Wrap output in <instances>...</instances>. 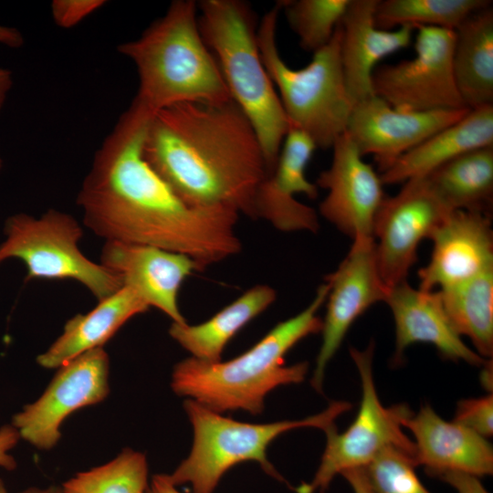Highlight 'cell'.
Instances as JSON below:
<instances>
[{"label":"cell","instance_id":"6da1fadb","mask_svg":"<svg viewBox=\"0 0 493 493\" xmlns=\"http://www.w3.org/2000/svg\"><path fill=\"white\" fill-rule=\"evenodd\" d=\"M152 115L133 100L97 151L77 205L84 225L106 241L183 254L202 271L241 251L239 214L186 204L154 171L143 154Z\"/></svg>","mask_w":493,"mask_h":493},{"label":"cell","instance_id":"7a4b0ae2","mask_svg":"<svg viewBox=\"0 0 493 493\" xmlns=\"http://www.w3.org/2000/svg\"><path fill=\"white\" fill-rule=\"evenodd\" d=\"M143 154L186 204L255 218L257 193L268 173L257 132L233 100L158 110L148 124Z\"/></svg>","mask_w":493,"mask_h":493},{"label":"cell","instance_id":"3957f363","mask_svg":"<svg viewBox=\"0 0 493 493\" xmlns=\"http://www.w3.org/2000/svg\"><path fill=\"white\" fill-rule=\"evenodd\" d=\"M328 292L324 281L306 309L277 324L253 347L230 361L208 362L190 357L178 362L172 375L173 392L219 414L235 410L261 414L270 391L305 379L308 362L286 365L285 356L304 338L321 332L318 311Z\"/></svg>","mask_w":493,"mask_h":493},{"label":"cell","instance_id":"277c9868","mask_svg":"<svg viewBox=\"0 0 493 493\" xmlns=\"http://www.w3.org/2000/svg\"><path fill=\"white\" fill-rule=\"evenodd\" d=\"M118 51L135 65V100L153 114L183 103L223 104L232 100L219 66L205 43L194 0H175L142 35Z\"/></svg>","mask_w":493,"mask_h":493},{"label":"cell","instance_id":"5b68a950","mask_svg":"<svg viewBox=\"0 0 493 493\" xmlns=\"http://www.w3.org/2000/svg\"><path fill=\"white\" fill-rule=\"evenodd\" d=\"M197 6L202 37L232 100L257 132L270 175L288 121L260 57L256 14L243 0H201Z\"/></svg>","mask_w":493,"mask_h":493},{"label":"cell","instance_id":"8992f818","mask_svg":"<svg viewBox=\"0 0 493 493\" xmlns=\"http://www.w3.org/2000/svg\"><path fill=\"white\" fill-rule=\"evenodd\" d=\"M280 10L278 1L257 26L262 62L278 90L288 125L309 134L318 148H331L346 131L352 108L341 61L340 27L325 47L312 53L307 66L292 68L281 58L277 45Z\"/></svg>","mask_w":493,"mask_h":493},{"label":"cell","instance_id":"52a82bcc","mask_svg":"<svg viewBox=\"0 0 493 493\" xmlns=\"http://www.w3.org/2000/svg\"><path fill=\"white\" fill-rule=\"evenodd\" d=\"M345 401L331 402L321 413L300 420L249 424L222 416L193 399L184 408L194 429L192 450L177 468L167 475L174 485L190 484L193 493H213L231 467L246 461L257 462L269 476L284 481L267 457V447L281 434L300 427L323 431L350 410Z\"/></svg>","mask_w":493,"mask_h":493},{"label":"cell","instance_id":"ba28073f","mask_svg":"<svg viewBox=\"0 0 493 493\" xmlns=\"http://www.w3.org/2000/svg\"><path fill=\"white\" fill-rule=\"evenodd\" d=\"M0 264L18 258L27 268L26 280L73 279L82 284L98 301L122 287L121 278L87 257L79 248L83 230L67 213L49 209L41 216L16 214L4 226Z\"/></svg>","mask_w":493,"mask_h":493},{"label":"cell","instance_id":"9c48e42d","mask_svg":"<svg viewBox=\"0 0 493 493\" xmlns=\"http://www.w3.org/2000/svg\"><path fill=\"white\" fill-rule=\"evenodd\" d=\"M373 341L364 350L350 348L362 383L357 415L342 433H338L335 425L324 431L327 442L320 466L309 482L296 488L297 493H321L337 475L365 467L389 447L398 448L414 457V444L403 430V422L412 412L403 404L385 407L381 403L373 379Z\"/></svg>","mask_w":493,"mask_h":493},{"label":"cell","instance_id":"30bf717a","mask_svg":"<svg viewBox=\"0 0 493 493\" xmlns=\"http://www.w3.org/2000/svg\"><path fill=\"white\" fill-rule=\"evenodd\" d=\"M414 31V57L378 66L372 77L373 94L404 110L467 109L453 72L455 31L431 26Z\"/></svg>","mask_w":493,"mask_h":493},{"label":"cell","instance_id":"8fae6325","mask_svg":"<svg viewBox=\"0 0 493 493\" xmlns=\"http://www.w3.org/2000/svg\"><path fill=\"white\" fill-rule=\"evenodd\" d=\"M450 211L425 177L404 183L394 196L384 198L373 238L379 274L387 289L407 281L420 243L430 239Z\"/></svg>","mask_w":493,"mask_h":493},{"label":"cell","instance_id":"7c38bea8","mask_svg":"<svg viewBox=\"0 0 493 493\" xmlns=\"http://www.w3.org/2000/svg\"><path fill=\"white\" fill-rule=\"evenodd\" d=\"M109 370L110 360L103 348L62 364L42 395L14 415L12 425L32 446L51 449L59 440L60 425L69 414L107 397Z\"/></svg>","mask_w":493,"mask_h":493},{"label":"cell","instance_id":"4fadbf2b","mask_svg":"<svg viewBox=\"0 0 493 493\" xmlns=\"http://www.w3.org/2000/svg\"><path fill=\"white\" fill-rule=\"evenodd\" d=\"M325 282L329 285L327 310L311 379L319 393L322 392L325 369L351 326L372 305L386 299L388 289L379 274L374 239L352 240L349 253L337 269L325 277Z\"/></svg>","mask_w":493,"mask_h":493},{"label":"cell","instance_id":"5bb4252c","mask_svg":"<svg viewBox=\"0 0 493 493\" xmlns=\"http://www.w3.org/2000/svg\"><path fill=\"white\" fill-rule=\"evenodd\" d=\"M331 149V163L315 184L327 191L320 214L352 240L373 238L375 218L385 198L381 175L363 160L346 132Z\"/></svg>","mask_w":493,"mask_h":493},{"label":"cell","instance_id":"9a60e30c","mask_svg":"<svg viewBox=\"0 0 493 493\" xmlns=\"http://www.w3.org/2000/svg\"><path fill=\"white\" fill-rule=\"evenodd\" d=\"M469 110H404L373 94L352 105L345 132L362 156H373L382 173L401 156Z\"/></svg>","mask_w":493,"mask_h":493},{"label":"cell","instance_id":"2e32d148","mask_svg":"<svg viewBox=\"0 0 493 493\" xmlns=\"http://www.w3.org/2000/svg\"><path fill=\"white\" fill-rule=\"evenodd\" d=\"M430 239L428 264L419 272V288L441 290L493 269V232L488 215L450 211Z\"/></svg>","mask_w":493,"mask_h":493},{"label":"cell","instance_id":"e0dca14e","mask_svg":"<svg viewBox=\"0 0 493 493\" xmlns=\"http://www.w3.org/2000/svg\"><path fill=\"white\" fill-rule=\"evenodd\" d=\"M100 264L150 308L160 309L173 322H186L178 306L179 290L186 278L201 271L191 257L151 246L106 241Z\"/></svg>","mask_w":493,"mask_h":493},{"label":"cell","instance_id":"ac0fdd59","mask_svg":"<svg viewBox=\"0 0 493 493\" xmlns=\"http://www.w3.org/2000/svg\"><path fill=\"white\" fill-rule=\"evenodd\" d=\"M384 302L394 321L393 364L401 363L405 350L419 342L434 345L442 356L452 361L475 366L489 362L463 341L444 309L438 291L416 289L405 281L388 289Z\"/></svg>","mask_w":493,"mask_h":493},{"label":"cell","instance_id":"d6986e66","mask_svg":"<svg viewBox=\"0 0 493 493\" xmlns=\"http://www.w3.org/2000/svg\"><path fill=\"white\" fill-rule=\"evenodd\" d=\"M414 437V459L426 472L438 477L463 472L477 477L492 475L493 450L487 438L440 417L428 404L404 420Z\"/></svg>","mask_w":493,"mask_h":493},{"label":"cell","instance_id":"ffe728a7","mask_svg":"<svg viewBox=\"0 0 493 493\" xmlns=\"http://www.w3.org/2000/svg\"><path fill=\"white\" fill-rule=\"evenodd\" d=\"M378 0H351L339 25L341 61L352 105L373 95L372 77L384 58L407 47L414 28H378L374 11Z\"/></svg>","mask_w":493,"mask_h":493},{"label":"cell","instance_id":"44dd1931","mask_svg":"<svg viewBox=\"0 0 493 493\" xmlns=\"http://www.w3.org/2000/svg\"><path fill=\"white\" fill-rule=\"evenodd\" d=\"M493 146V106L470 110L436 131L380 173L383 184H404L428 175L470 151Z\"/></svg>","mask_w":493,"mask_h":493},{"label":"cell","instance_id":"7402d4cb","mask_svg":"<svg viewBox=\"0 0 493 493\" xmlns=\"http://www.w3.org/2000/svg\"><path fill=\"white\" fill-rule=\"evenodd\" d=\"M149 309L135 291L122 286L89 312L69 319L60 336L37 356V363L47 369L58 368L84 352L103 348L129 320Z\"/></svg>","mask_w":493,"mask_h":493},{"label":"cell","instance_id":"603a6c76","mask_svg":"<svg viewBox=\"0 0 493 493\" xmlns=\"http://www.w3.org/2000/svg\"><path fill=\"white\" fill-rule=\"evenodd\" d=\"M453 72L469 110L493 106L492 5L469 16L456 30Z\"/></svg>","mask_w":493,"mask_h":493},{"label":"cell","instance_id":"cb8c5ba5","mask_svg":"<svg viewBox=\"0 0 493 493\" xmlns=\"http://www.w3.org/2000/svg\"><path fill=\"white\" fill-rule=\"evenodd\" d=\"M276 299L273 288L256 285L200 324L173 322L169 334L191 353V357L208 362H219L229 341Z\"/></svg>","mask_w":493,"mask_h":493},{"label":"cell","instance_id":"d4e9b609","mask_svg":"<svg viewBox=\"0 0 493 493\" xmlns=\"http://www.w3.org/2000/svg\"><path fill=\"white\" fill-rule=\"evenodd\" d=\"M425 178L449 210L489 215L493 203V146L466 152Z\"/></svg>","mask_w":493,"mask_h":493},{"label":"cell","instance_id":"484cf974","mask_svg":"<svg viewBox=\"0 0 493 493\" xmlns=\"http://www.w3.org/2000/svg\"><path fill=\"white\" fill-rule=\"evenodd\" d=\"M444 309L460 336L472 341L484 359L493 355V269L437 290Z\"/></svg>","mask_w":493,"mask_h":493},{"label":"cell","instance_id":"4316f807","mask_svg":"<svg viewBox=\"0 0 493 493\" xmlns=\"http://www.w3.org/2000/svg\"><path fill=\"white\" fill-rule=\"evenodd\" d=\"M492 5L488 0H378V28L440 27L455 31L469 16Z\"/></svg>","mask_w":493,"mask_h":493},{"label":"cell","instance_id":"83f0119b","mask_svg":"<svg viewBox=\"0 0 493 493\" xmlns=\"http://www.w3.org/2000/svg\"><path fill=\"white\" fill-rule=\"evenodd\" d=\"M145 455L126 448L110 462L79 472L63 483V493H146Z\"/></svg>","mask_w":493,"mask_h":493},{"label":"cell","instance_id":"f1b7e54d","mask_svg":"<svg viewBox=\"0 0 493 493\" xmlns=\"http://www.w3.org/2000/svg\"><path fill=\"white\" fill-rule=\"evenodd\" d=\"M316 149L309 134L288 125L273 172L264 180L263 186L279 196L295 197L301 194L315 199L318 187L308 180L306 169Z\"/></svg>","mask_w":493,"mask_h":493},{"label":"cell","instance_id":"f546056e","mask_svg":"<svg viewBox=\"0 0 493 493\" xmlns=\"http://www.w3.org/2000/svg\"><path fill=\"white\" fill-rule=\"evenodd\" d=\"M351 0H282L281 10L302 49L314 53L332 38Z\"/></svg>","mask_w":493,"mask_h":493},{"label":"cell","instance_id":"4dcf8cb0","mask_svg":"<svg viewBox=\"0 0 493 493\" xmlns=\"http://www.w3.org/2000/svg\"><path fill=\"white\" fill-rule=\"evenodd\" d=\"M414 457L389 447L363 467L373 493H430L415 473Z\"/></svg>","mask_w":493,"mask_h":493},{"label":"cell","instance_id":"1f68e13d","mask_svg":"<svg viewBox=\"0 0 493 493\" xmlns=\"http://www.w3.org/2000/svg\"><path fill=\"white\" fill-rule=\"evenodd\" d=\"M262 218L282 232H317L319 218L310 206L295 197L275 194L261 185L255 200V218Z\"/></svg>","mask_w":493,"mask_h":493},{"label":"cell","instance_id":"d6a6232c","mask_svg":"<svg viewBox=\"0 0 493 493\" xmlns=\"http://www.w3.org/2000/svg\"><path fill=\"white\" fill-rule=\"evenodd\" d=\"M454 421L488 438L493 434V394L458 401Z\"/></svg>","mask_w":493,"mask_h":493},{"label":"cell","instance_id":"836d02e7","mask_svg":"<svg viewBox=\"0 0 493 493\" xmlns=\"http://www.w3.org/2000/svg\"><path fill=\"white\" fill-rule=\"evenodd\" d=\"M106 4L104 0H54L51 15L56 25L68 29Z\"/></svg>","mask_w":493,"mask_h":493},{"label":"cell","instance_id":"e575fe53","mask_svg":"<svg viewBox=\"0 0 493 493\" xmlns=\"http://www.w3.org/2000/svg\"><path fill=\"white\" fill-rule=\"evenodd\" d=\"M0 44L8 47L18 48L24 44V37L16 28L0 26ZM12 86V71L0 67V113Z\"/></svg>","mask_w":493,"mask_h":493},{"label":"cell","instance_id":"d590c367","mask_svg":"<svg viewBox=\"0 0 493 493\" xmlns=\"http://www.w3.org/2000/svg\"><path fill=\"white\" fill-rule=\"evenodd\" d=\"M442 481L450 485L456 493H488L480 477L463 472H446L439 475Z\"/></svg>","mask_w":493,"mask_h":493},{"label":"cell","instance_id":"8d00e7d4","mask_svg":"<svg viewBox=\"0 0 493 493\" xmlns=\"http://www.w3.org/2000/svg\"><path fill=\"white\" fill-rule=\"evenodd\" d=\"M20 436L12 425L0 428V467L6 470L16 467L15 458L8 452L17 444Z\"/></svg>","mask_w":493,"mask_h":493},{"label":"cell","instance_id":"74e56055","mask_svg":"<svg viewBox=\"0 0 493 493\" xmlns=\"http://www.w3.org/2000/svg\"><path fill=\"white\" fill-rule=\"evenodd\" d=\"M341 476L345 477L351 487L353 493H373L368 484L362 468L347 470L343 472Z\"/></svg>","mask_w":493,"mask_h":493},{"label":"cell","instance_id":"f35d334b","mask_svg":"<svg viewBox=\"0 0 493 493\" xmlns=\"http://www.w3.org/2000/svg\"><path fill=\"white\" fill-rule=\"evenodd\" d=\"M146 493H180L165 474L154 475Z\"/></svg>","mask_w":493,"mask_h":493},{"label":"cell","instance_id":"ab89813d","mask_svg":"<svg viewBox=\"0 0 493 493\" xmlns=\"http://www.w3.org/2000/svg\"><path fill=\"white\" fill-rule=\"evenodd\" d=\"M0 493H7L4 481L0 478ZM21 493H63L61 489L49 488H29Z\"/></svg>","mask_w":493,"mask_h":493},{"label":"cell","instance_id":"60d3db41","mask_svg":"<svg viewBox=\"0 0 493 493\" xmlns=\"http://www.w3.org/2000/svg\"><path fill=\"white\" fill-rule=\"evenodd\" d=\"M2 166H3V161H2V159L0 158V170H1Z\"/></svg>","mask_w":493,"mask_h":493}]
</instances>
